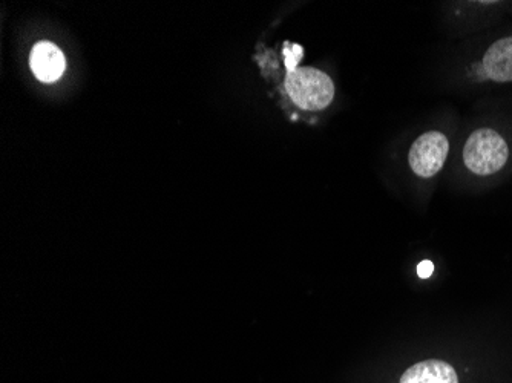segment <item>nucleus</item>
Returning <instances> with one entry per match:
<instances>
[{"label": "nucleus", "instance_id": "nucleus-1", "mask_svg": "<svg viewBox=\"0 0 512 383\" xmlns=\"http://www.w3.org/2000/svg\"><path fill=\"white\" fill-rule=\"evenodd\" d=\"M506 141L494 129L474 131L463 148V161L473 174L485 177L499 172L508 161Z\"/></svg>", "mask_w": 512, "mask_h": 383}, {"label": "nucleus", "instance_id": "nucleus-2", "mask_svg": "<svg viewBox=\"0 0 512 383\" xmlns=\"http://www.w3.org/2000/svg\"><path fill=\"white\" fill-rule=\"evenodd\" d=\"M286 89L290 99L306 111H321L335 97L332 79L315 68H298L287 74Z\"/></svg>", "mask_w": 512, "mask_h": 383}, {"label": "nucleus", "instance_id": "nucleus-3", "mask_svg": "<svg viewBox=\"0 0 512 383\" xmlns=\"http://www.w3.org/2000/svg\"><path fill=\"white\" fill-rule=\"evenodd\" d=\"M448 151H450V143L442 132H427L417 138L411 146L410 155H408L411 169L419 177H434L444 167Z\"/></svg>", "mask_w": 512, "mask_h": 383}, {"label": "nucleus", "instance_id": "nucleus-4", "mask_svg": "<svg viewBox=\"0 0 512 383\" xmlns=\"http://www.w3.org/2000/svg\"><path fill=\"white\" fill-rule=\"evenodd\" d=\"M65 56L56 45L40 42L31 53V69L40 82H56L65 71Z\"/></svg>", "mask_w": 512, "mask_h": 383}, {"label": "nucleus", "instance_id": "nucleus-5", "mask_svg": "<svg viewBox=\"0 0 512 383\" xmlns=\"http://www.w3.org/2000/svg\"><path fill=\"white\" fill-rule=\"evenodd\" d=\"M483 69L494 82H512V36L493 43L483 57Z\"/></svg>", "mask_w": 512, "mask_h": 383}, {"label": "nucleus", "instance_id": "nucleus-6", "mask_svg": "<svg viewBox=\"0 0 512 383\" xmlns=\"http://www.w3.org/2000/svg\"><path fill=\"white\" fill-rule=\"evenodd\" d=\"M401 383H459L456 371L444 361H424L402 374Z\"/></svg>", "mask_w": 512, "mask_h": 383}, {"label": "nucleus", "instance_id": "nucleus-7", "mask_svg": "<svg viewBox=\"0 0 512 383\" xmlns=\"http://www.w3.org/2000/svg\"><path fill=\"white\" fill-rule=\"evenodd\" d=\"M302 54H304V51H302L301 46L292 45V50H290L289 46H287L286 66L287 69H289V73H293V71L298 69L296 66H298V62L301 60Z\"/></svg>", "mask_w": 512, "mask_h": 383}, {"label": "nucleus", "instance_id": "nucleus-8", "mask_svg": "<svg viewBox=\"0 0 512 383\" xmlns=\"http://www.w3.org/2000/svg\"><path fill=\"white\" fill-rule=\"evenodd\" d=\"M434 272V264L431 261H422L419 266H417V275L421 276L422 279L430 278Z\"/></svg>", "mask_w": 512, "mask_h": 383}]
</instances>
